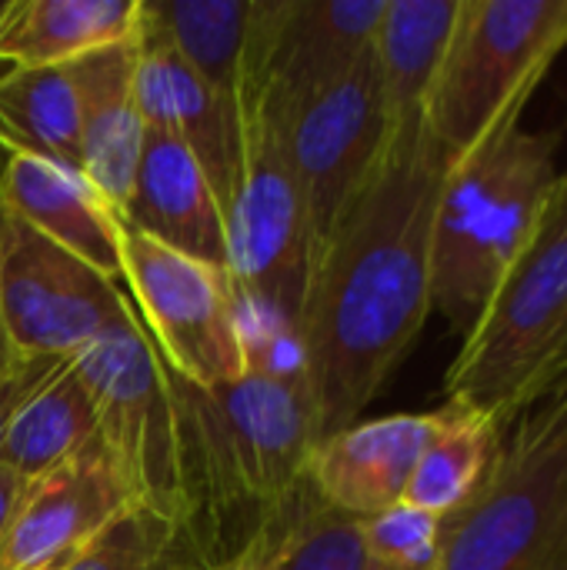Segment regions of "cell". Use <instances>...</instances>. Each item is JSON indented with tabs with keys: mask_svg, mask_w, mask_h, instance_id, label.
<instances>
[{
	"mask_svg": "<svg viewBox=\"0 0 567 570\" xmlns=\"http://www.w3.org/2000/svg\"><path fill=\"white\" fill-rule=\"evenodd\" d=\"M444 174L424 124L394 130L374 177L314 254L297 337L317 441L358 424L424 331Z\"/></svg>",
	"mask_w": 567,
	"mask_h": 570,
	"instance_id": "1",
	"label": "cell"
},
{
	"mask_svg": "<svg viewBox=\"0 0 567 570\" xmlns=\"http://www.w3.org/2000/svg\"><path fill=\"white\" fill-rule=\"evenodd\" d=\"M234 297L241 374L197 387L164 367L177 417L180 534L204 570L234 558L271 521L314 504L304 471L317 417L301 337L237 287Z\"/></svg>",
	"mask_w": 567,
	"mask_h": 570,
	"instance_id": "2",
	"label": "cell"
},
{
	"mask_svg": "<svg viewBox=\"0 0 567 570\" xmlns=\"http://www.w3.org/2000/svg\"><path fill=\"white\" fill-rule=\"evenodd\" d=\"M448 401L511 428L567 401V174L508 267L444 381Z\"/></svg>",
	"mask_w": 567,
	"mask_h": 570,
	"instance_id": "3",
	"label": "cell"
},
{
	"mask_svg": "<svg viewBox=\"0 0 567 570\" xmlns=\"http://www.w3.org/2000/svg\"><path fill=\"white\" fill-rule=\"evenodd\" d=\"M558 130L511 124L448 167L431 240V311L468 334L558 184Z\"/></svg>",
	"mask_w": 567,
	"mask_h": 570,
	"instance_id": "4",
	"label": "cell"
},
{
	"mask_svg": "<svg viewBox=\"0 0 567 570\" xmlns=\"http://www.w3.org/2000/svg\"><path fill=\"white\" fill-rule=\"evenodd\" d=\"M567 47V0H461L424 107L441 157L458 164L521 114Z\"/></svg>",
	"mask_w": 567,
	"mask_h": 570,
	"instance_id": "5",
	"label": "cell"
},
{
	"mask_svg": "<svg viewBox=\"0 0 567 570\" xmlns=\"http://www.w3.org/2000/svg\"><path fill=\"white\" fill-rule=\"evenodd\" d=\"M431 570H567V401L508 428L485 484L444 518Z\"/></svg>",
	"mask_w": 567,
	"mask_h": 570,
	"instance_id": "6",
	"label": "cell"
},
{
	"mask_svg": "<svg viewBox=\"0 0 567 570\" xmlns=\"http://www.w3.org/2000/svg\"><path fill=\"white\" fill-rule=\"evenodd\" d=\"M84 381L97 441L114 461L134 508L184 528V491L177 458V417L164 364L137 321V311L70 357Z\"/></svg>",
	"mask_w": 567,
	"mask_h": 570,
	"instance_id": "7",
	"label": "cell"
},
{
	"mask_svg": "<svg viewBox=\"0 0 567 570\" xmlns=\"http://www.w3.org/2000/svg\"><path fill=\"white\" fill-rule=\"evenodd\" d=\"M241 140V187L224 217L227 271L247 301L297 331L311 281L314 240L287 150V130L261 104H244Z\"/></svg>",
	"mask_w": 567,
	"mask_h": 570,
	"instance_id": "8",
	"label": "cell"
},
{
	"mask_svg": "<svg viewBox=\"0 0 567 570\" xmlns=\"http://www.w3.org/2000/svg\"><path fill=\"white\" fill-rule=\"evenodd\" d=\"M120 277L164 367L197 387L241 374L237 297L227 267L164 247L120 220Z\"/></svg>",
	"mask_w": 567,
	"mask_h": 570,
	"instance_id": "9",
	"label": "cell"
},
{
	"mask_svg": "<svg viewBox=\"0 0 567 570\" xmlns=\"http://www.w3.org/2000/svg\"><path fill=\"white\" fill-rule=\"evenodd\" d=\"M130 297L0 197V314L17 357H77L130 314Z\"/></svg>",
	"mask_w": 567,
	"mask_h": 570,
	"instance_id": "10",
	"label": "cell"
},
{
	"mask_svg": "<svg viewBox=\"0 0 567 570\" xmlns=\"http://www.w3.org/2000/svg\"><path fill=\"white\" fill-rule=\"evenodd\" d=\"M388 0H251L244 104H261L284 127L371 50Z\"/></svg>",
	"mask_w": 567,
	"mask_h": 570,
	"instance_id": "11",
	"label": "cell"
},
{
	"mask_svg": "<svg viewBox=\"0 0 567 570\" xmlns=\"http://www.w3.org/2000/svg\"><path fill=\"white\" fill-rule=\"evenodd\" d=\"M284 130L317 254L374 177L391 140L374 50L338 83L311 97Z\"/></svg>",
	"mask_w": 567,
	"mask_h": 570,
	"instance_id": "12",
	"label": "cell"
},
{
	"mask_svg": "<svg viewBox=\"0 0 567 570\" xmlns=\"http://www.w3.org/2000/svg\"><path fill=\"white\" fill-rule=\"evenodd\" d=\"M127 511H134L130 491L94 441L27 488L0 544V570H67Z\"/></svg>",
	"mask_w": 567,
	"mask_h": 570,
	"instance_id": "13",
	"label": "cell"
},
{
	"mask_svg": "<svg viewBox=\"0 0 567 570\" xmlns=\"http://www.w3.org/2000/svg\"><path fill=\"white\" fill-rule=\"evenodd\" d=\"M134 53H137L134 83H137V107L144 127L167 130L190 150V157L201 164L227 217L244 167L241 120L231 117L217 104V97L201 83V77L184 63L167 30L150 13L147 0H140Z\"/></svg>",
	"mask_w": 567,
	"mask_h": 570,
	"instance_id": "14",
	"label": "cell"
},
{
	"mask_svg": "<svg viewBox=\"0 0 567 570\" xmlns=\"http://www.w3.org/2000/svg\"><path fill=\"white\" fill-rule=\"evenodd\" d=\"M434 428L438 411L388 414L321 438L304 471L314 501L351 521H368L401 504Z\"/></svg>",
	"mask_w": 567,
	"mask_h": 570,
	"instance_id": "15",
	"label": "cell"
},
{
	"mask_svg": "<svg viewBox=\"0 0 567 570\" xmlns=\"http://www.w3.org/2000/svg\"><path fill=\"white\" fill-rule=\"evenodd\" d=\"M120 220L177 254L227 267V224L214 187L190 150L167 130L144 127V150Z\"/></svg>",
	"mask_w": 567,
	"mask_h": 570,
	"instance_id": "16",
	"label": "cell"
},
{
	"mask_svg": "<svg viewBox=\"0 0 567 570\" xmlns=\"http://www.w3.org/2000/svg\"><path fill=\"white\" fill-rule=\"evenodd\" d=\"M134 70V40L94 50L70 63L80 100L84 180L117 220L127 210L144 150V120L137 107Z\"/></svg>",
	"mask_w": 567,
	"mask_h": 570,
	"instance_id": "17",
	"label": "cell"
},
{
	"mask_svg": "<svg viewBox=\"0 0 567 570\" xmlns=\"http://www.w3.org/2000/svg\"><path fill=\"white\" fill-rule=\"evenodd\" d=\"M0 197L20 220L87 261L107 281H124L117 244L120 220L80 174L33 154L10 150L0 170Z\"/></svg>",
	"mask_w": 567,
	"mask_h": 570,
	"instance_id": "18",
	"label": "cell"
},
{
	"mask_svg": "<svg viewBox=\"0 0 567 570\" xmlns=\"http://www.w3.org/2000/svg\"><path fill=\"white\" fill-rule=\"evenodd\" d=\"M140 0H10L0 3L3 67H67L134 40Z\"/></svg>",
	"mask_w": 567,
	"mask_h": 570,
	"instance_id": "19",
	"label": "cell"
},
{
	"mask_svg": "<svg viewBox=\"0 0 567 570\" xmlns=\"http://www.w3.org/2000/svg\"><path fill=\"white\" fill-rule=\"evenodd\" d=\"M458 13H461V0L384 3L374 37V60L381 73V94H384L391 134L424 124V107L441 73L444 53L451 47Z\"/></svg>",
	"mask_w": 567,
	"mask_h": 570,
	"instance_id": "20",
	"label": "cell"
},
{
	"mask_svg": "<svg viewBox=\"0 0 567 570\" xmlns=\"http://www.w3.org/2000/svg\"><path fill=\"white\" fill-rule=\"evenodd\" d=\"M97 441L94 401L74 364L53 367L10 414L0 438V468L33 484Z\"/></svg>",
	"mask_w": 567,
	"mask_h": 570,
	"instance_id": "21",
	"label": "cell"
},
{
	"mask_svg": "<svg viewBox=\"0 0 567 570\" xmlns=\"http://www.w3.org/2000/svg\"><path fill=\"white\" fill-rule=\"evenodd\" d=\"M0 144L84 177L80 100L67 67H13L0 77Z\"/></svg>",
	"mask_w": 567,
	"mask_h": 570,
	"instance_id": "22",
	"label": "cell"
},
{
	"mask_svg": "<svg viewBox=\"0 0 567 570\" xmlns=\"http://www.w3.org/2000/svg\"><path fill=\"white\" fill-rule=\"evenodd\" d=\"M505 434L508 431L488 421L485 414L465 411L458 404L438 407V428L424 454L418 458L401 504L438 518L454 514L491 474Z\"/></svg>",
	"mask_w": 567,
	"mask_h": 570,
	"instance_id": "23",
	"label": "cell"
},
{
	"mask_svg": "<svg viewBox=\"0 0 567 570\" xmlns=\"http://www.w3.org/2000/svg\"><path fill=\"white\" fill-rule=\"evenodd\" d=\"M184 63L241 120L251 0H147Z\"/></svg>",
	"mask_w": 567,
	"mask_h": 570,
	"instance_id": "24",
	"label": "cell"
},
{
	"mask_svg": "<svg viewBox=\"0 0 567 570\" xmlns=\"http://www.w3.org/2000/svg\"><path fill=\"white\" fill-rule=\"evenodd\" d=\"M67 570H204L190 554L184 534L150 514L127 511L114 521Z\"/></svg>",
	"mask_w": 567,
	"mask_h": 570,
	"instance_id": "25",
	"label": "cell"
},
{
	"mask_svg": "<svg viewBox=\"0 0 567 570\" xmlns=\"http://www.w3.org/2000/svg\"><path fill=\"white\" fill-rule=\"evenodd\" d=\"M361 524L364 554L378 570H431L441 554L444 518L394 504Z\"/></svg>",
	"mask_w": 567,
	"mask_h": 570,
	"instance_id": "26",
	"label": "cell"
},
{
	"mask_svg": "<svg viewBox=\"0 0 567 570\" xmlns=\"http://www.w3.org/2000/svg\"><path fill=\"white\" fill-rule=\"evenodd\" d=\"M281 570H371L361 524L331 511H317Z\"/></svg>",
	"mask_w": 567,
	"mask_h": 570,
	"instance_id": "27",
	"label": "cell"
},
{
	"mask_svg": "<svg viewBox=\"0 0 567 570\" xmlns=\"http://www.w3.org/2000/svg\"><path fill=\"white\" fill-rule=\"evenodd\" d=\"M317 511H321V504L314 501V504H307V508H301V511H291V514L271 521V524H267L264 531H257V538L247 541L234 558H227V561H221V564H214V568L207 570H281L284 568V561H287V554L294 551L297 538L304 534L307 521H311Z\"/></svg>",
	"mask_w": 567,
	"mask_h": 570,
	"instance_id": "28",
	"label": "cell"
},
{
	"mask_svg": "<svg viewBox=\"0 0 567 570\" xmlns=\"http://www.w3.org/2000/svg\"><path fill=\"white\" fill-rule=\"evenodd\" d=\"M63 361L60 357H23L3 381H0V438H3V428L13 414V407L53 371L60 367Z\"/></svg>",
	"mask_w": 567,
	"mask_h": 570,
	"instance_id": "29",
	"label": "cell"
},
{
	"mask_svg": "<svg viewBox=\"0 0 567 570\" xmlns=\"http://www.w3.org/2000/svg\"><path fill=\"white\" fill-rule=\"evenodd\" d=\"M27 488H30L27 481H20L17 474H10V471L0 468V544H3V534H7V528H10L17 508H20L23 498H27Z\"/></svg>",
	"mask_w": 567,
	"mask_h": 570,
	"instance_id": "30",
	"label": "cell"
},
{
	"mask_svg": "<svg viewBox=\"0 0 567 570\" xmlns=\"http://www.w3.org/2000/svg\"><path fill=\"white\" fill-rule=\"evenodd\" d=\"M23 357H17V351H13V344H10V337H7V327H3V314H0V381L20 364Z\"/></svg>",
	"mask_w": 567,
	"mask_h": 570,
	"instance_id": "31",
	"label": "cell"
},
{
	"mask_svg": "<svg viewBox=\"0 0 567 570\" xmlns=\"http://www.w3.org/2000/svg\"><path fill=\"white\" fill-rule=\"evenodd\" d=\"M7 70H10V67H3V63H0V77H3V73H7Z\"/></svg>",
	"mask_w": 567,
	"mask_h": 570,
	"instance_id": "32",
	"label": "cell"
},
{
	"mask_svg": "<svg viewBox=\"0 0 567 570\" xmlns=\"http://www.w3.org/2000/svg\"><path fill=\"white\" fill-rule=\"evenodd\" d=\"M371 570H378V568H374V564H371Z\"/></svg>",
	"mask_w": 567,
	"mask_h": 570,
	"instance_id": "33",
	"label": "cell"
}]
</instances>
